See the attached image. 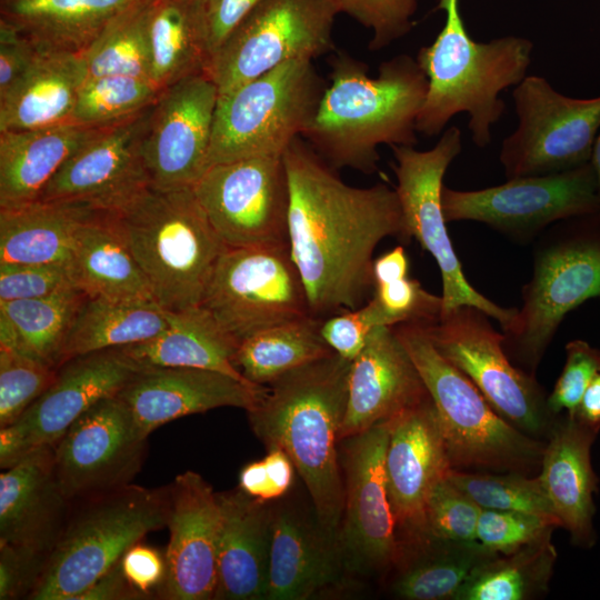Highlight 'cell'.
Masks as SVG:
<instances>
[{
  "label": "cell",
  "instance_id": "cell-1",
  "mask_svg": "<svg viewBox=\"0 0 600 600\" xmlns=\"http://www.w3.org/2000/svg\"><path fill=\"white\" fill-rule=\"evenodd\" d=\"M289 247L310 313L326 319L362 307L373 292V252L387 237L409 242L396 189L353 187L298 137L283 154Z\"/></svg>",
  "mask_w": 600,
  "mask_h": 600
},
{
  "label": "cell",
  "instance_id": "cell-2",
  "mask_svg": "<svg viewBox=\"0 0 600 600\" xmlns=\"http://www.w3.org/2000/svg\"><path fill=\"white\" fill-rule=\"evenodd\" d=\"M329 63L330 83L301 137L336 170L372 174L378 170L379 146L418 142L416 123L428 79L409 54L383 61L376 77L368 74L364 62L343 51Z\"/></svg>",
  "mask_w": 600,
  "mask_h": 600
},
{
  "label": "cell",
  "instance_id": "cell-3",
  "mask_svg": "<svg viewBox=\"0 0 600 600\" xmlns=\"http://www.w3.org/2000/svg\"><path fill=\"white\" fill-rule=\"evenodd\" d=\"M351 361L333 353L274 380L248 410L267 449H281L300 474L317 521L337 534L343 516L344 481L337 444L343 422Z\"/></svg>",
  "mask_w": 600,
  "mask_h": 600
},
{
  "label": "cell",
  "instance_id": "cell-4",
  "mask_svg": "<svg viewBox=\"0 0 600 600\" xmlns=\"http://www.w3.org/2000/svg\"><path fill=\"white\" fill-rule=\"evenodd\" d=\"M436 10L444 11V24L416 58L428 79L417 132L436 137L464 112L473 143L486 148L492 140V126L506 110L500 93L527 77L533 43L517 36L476 41L464 26L460 0H439Z\"/></svg>",
  "mask_w": 600,
  "mask_h": 600
},
{
  "label": "cell",
  "instance_id": "cell-5",
  "mask_svg": "<svg viewBox=\"0 0 600 600\" xmlns=\"http://www.w3.org/2000/svg\"><path fill=\"white\" fill-rule=\"evenodd\" d=\"M144 273L156 302L168 311L201 304L227 246L193 187H146L106 211Z\"/></svg>",
  "mask_w": 600,
  "mask_h": 600
},
{
  "label": "cell",
  "instance_id": "cell-6",
  "mask_svg": "<svg viewBox=\"0 0 600 600\" xmlns=\"http://www.w3.org/2000/svg\"><path fill=\"white\" fill-rule=\"evenodd\" d=\"M393 330L432 400L453 469L529 474L540 468L546 442L498 414L479 389L433 347L420 323Z\"/></svg>",
  "mask_w": 600,
  "mask_h": 600
},
{
  "label": "cell",
  "instance_id": "cell-7",
  "mask_svg": "<svg viewBox=\"0 0 600 600\" xmlns=\"http://www.w3.org/2000/svg\"><path fill=\"white\" fill-rule=\"evenodd\" d=\"M169 487L122 488L77 500L30 600H77L143 537L168 524Z\"/></svg>",
  "mask_w": 600,
  "mask_h": 600
},
{
  "label": "cell",
  "instance_id": "cell-8",
  "mask_svg": "<svg viewBox=\"0 0 600 600\" xmlns=\"http://www.w3.org/2000/svg\"><path fill=\"white\" fill-rule=\"evenodd\" d=\"M532 256L521 308L502 333L510 360L534 374L564 317L600 298V217L553 223L534 240Z\"/></svg>",
  "mask_w": 600,
  "mask_h": 600
},
{
  "label": "cell",
  "instance_id": "cell-9",
  "mask_svg": "<svg viewBox=\"0 0 600 600\" xmlns=\"http://www.w3.org/2000/svg\"><path fill=\"white\" fill-rule=\"evenodd\" d=\"M327 86L313 60L294 59L219 94L209 167L282 156L312 122Z\"/></svg>",
  "mask_w": 600,
  "mask_h": 600
},
{
  "label": "cell",
  "instance_id": "cell-10",
  "mask_svg": "<svg viewBox=\"0 0 600 600\" xmlns=\"http://www.w3.org/2000/svg\"><path fill=\"white\" fill-rule=\"evenodd\" d=\"M397 178L396 191L408 236L417 239L436 260L442 281V312L472 306L496 319L502 331L513 322L518 308H503L474 289L466 278L447 231L441 194L443 177L462 150V134L457 126L446 129L429 150L414 146L391 147Z\"/></svg>",
  "mask_w": 600,
  "mask_h": 600
},
{
  "label": "cell",
  "instance_id": "cell-11",
  "mask_svg": "<svg viewBox=\"0 0 600 600\" xmlns=\"http://www.w3.org/2000/svg\"><path fill=\"white\" fill-rule=\"evenodd\" d=\"M489 318L476 307L460 306L422 326L437 351L470 379L498 414L531 437L549 436L559 416L549 411L534 374L510 360L503 333Z\"/></svg>",
  "mask_w": 600,
  "mask_h": 600
},
{
  "label": "cell",
  "instance_id": "cell-12",
  "mask_svg": "<svg viewBox=\"0 0 600 600\" xmlns=\"http://www.w3.org/2000/svg\"><path fill=\"white\" fill-rule=\"evenodd\" d=\"M200 306L238 343L311 314L289 244L227 247Z\"/></svg>",
  "mask_w": 600,
  "mask_h": 600
},
{
  "label": "cell",
  "instance_id": "cell-13",
  "mask_svg": "<svg viewBox=\"0 0 600 600\" xmlns=\"http://www.w3.org/2000/svg\"><path fill=\"white\" fill-rule=\"evenodd\" d=\"M517 129L499 154L507 179L544 176L591 160L600 132V96L576 99L557 91L541 76H527L512 91Z\"/></svg>",
  "mask_w": 600,
  "mask_h": 600
},
{
  "label": "cell",
  "instance_id": "cell-14",
  "mask_svg": "<svg viewBox=\"0 0 600 600\" xmlns=\"http://www.w3.org/2000/svg\"><path fill=\"white\" fill-rule=\"evenodd\" d=\"M329 0H260L211 58L207 73L219 94L294 59L334 48Z\"/></svg>",
  "mask_w": 600,
  "mask_h": 600
},
{
  "label": "cell",
  "instance_id": "cell-15",
  "mask_svg": "<svg viewBox=\"0 0 600 600\" xmlns=\"http://www.w3.org/2000/svg\"><path fill=\"white\" fill-rule=\"evenodd\" d=\"M441 201L447 222H481L522 244L534 241L556 222L599 209L590 162L564 172L507 179L479 190L443 186Z\"/></svg>",
  "mask_w": 600,
  "mask_h": 600
},
{
  "label": "cell",
  "instance_id": "cell-16",
  "mask_svg": "<svg viewBox=\"0 0 600 600\" xmlns=\"http://www.w3.org/2000/svg\"><path fill=\"white\" fill-rule=\"evenodd\" d=\"M227 247L289 244V180L282 156L210 166L192 186Z\"/></svg>",
  "mask_w": 600,
  "mask_h": 600
},
{
  "label": "cell",
  "instance_id": "cell-17",
  "mask_svg": "<svg viewBox=\"0 0 600 600\" xmlns=\"http://www.w3.org/2000/svg\"><path fill=\"white\" fill-rule=\"evenodd\" d=\"M148 437L117 396L80 416L54 444V469L72 502L131 483L147 457Z\"/></svg>",
  "mask_w": 600,
  "mask_h": 600
},
{
  "label": "cell",
  "instance_id": "cell-18",
  "mask_svg": "<svg viewBox=\"0 0 600 600\" xmlns=\"http://www.w3.org/2000/svg\"><path fill=\"white\" fill-rule=\"evenodd\" d=\"M142 368L119 348L72 358L52 384L12 424L0 428V467L8 469L39 447L54 446L102 399L117 396Z\"/></svg>",
  "mask_w": 600,
  "mask_h": 600
},
{
  "label": "cell",
  "instance_id": "cell-19",
  "mask_svg": "<svg viewBox=\"0 0 600 600\" xmlns=\"http://www.w3.org/2000/svg\"><path fill=\"white\" fill-rule=\"evenodd\" d=\"M218 97V88L207 72L161 90L143 140V159L152 186L192 187L208 169Z\"/></svg>",
  "mask_w": 600,
  "mask_h": 600
},
{
  "label": "cell",
  "instance_id": "cell-20",
  "mask_svg": "<svg viewBox=\"0 0 600 600\" xmlns=\"http://www.w3.org/2000/svg\"><path fill=\"white\" fill-rule=\"evenodd\" d=\"M152 106L98 127L63 163L39 200L77 202L109 211L150 186L143 140Z\"/></svg>",
  "mask_w": 600,
  "mask_h": 600
},
{
  "label": "cell",
  "instance_id": "cell-21",
  "mask_svg": "<svg viewBox=\"0 0 600 600\" xmlns=\"http://www.w3.org/2000/svg\"><path fill=\"white\" fill-rule=\"evenodd\" d=\"M389 423L384 469L402 554L429 543L426 506L434 486L453 469L428 396Z\"/></svg>",
  "mask_w": 600,
  "mask_h": 600
},
{
  "label": "cell",
  "instance_id": "cell-22",
  "mask_svg": "<svg viewBox=\"0 0 600 600\" xmlns=\"http://www.w3.org/2000/svg\"><path fill=\"white\" fill-rule=\"evenodd\" d=\"M388 439V422L344 439L340 543L352 560L376 570L402 556L386 479Z\"/></svg>",
  "mask_w": 600,
  "mask_h": 600
},
{
  "label": "cell",
  "instance_id": "cell-23",
  "mask_svg": "<svg viewBox=\"0 0 600 600\" xmlns=\"http://www.w3.org/2000/svg\"><path fill=\"white\" fill-rule=\"evenodd\" d=\"M168 487L170 536L161 596L169 600L214 599L221 518L217 492L194 471L178 474Z\"/></svg>",
  "mask_w": 600,
  "mask_h": 600
},
{
  "label": "cell",
  "instance_id": "cell-24",
  "mask_svg": "<svg viewBox=\"0 0 600 600\" xmlns=\"http://www.w3.org/2000/svg\"><path fill=\"white\" fill-rule=\"evenodd\" d=\"M268 387L199 368L151 367L139 370L118 397L146 436L162 424L222 407L246 411L259 403Z\"/></svg>",
  "mask_w": 600,
  "mask_h": 600
},
{
  "label": "cell",
  "instance_id": "cell-25",
  "mask_svg": "<svg viewBox=\"0 0 600 600\" xmlns=\"http://www.w3.org/2000/svg\"><path fill=\"white\" fill-rule=\"evenodd\" d=\"M428 396L393 327H376L351 361L340 442L388 422Z\"/></svg>",
  "mask_w": 600,
  "mask_h": 600
},
{
  "label": "cell",
  "instance_id": "cell-26",
  "mask_svg": "<svg viewBox=\"0 0 600 600\" xmlns=\"http://www.w3.org/2000/svg\"><path fill=\"white\" fill-rule=\"evenodd\" d=\"M73 502L54 469V446L34 449L0 474V541L49 554Z\"/></svg>",
  "mask_w": 600,
  "mask_h": 600
},
{
  "label": "cell",
  "instance_id": "cell-27",
  "mask_svg": "<svg viewBox=\"0 0 600 600\" xmlns=\"http://www.w3.org/2000/svg\"><path fill=\"white\" fill-rule=\"evenodd\" d=\"M599 431L562 413L546 442L538 476L560 527L572 543L591 548L597 540L593 494L598 477L591 463V447Z\"/></svg>",
  "mask_w": 600,
  "mask_h": 600
},
{
  "label": "cell",
  "instance_id": "cell-28",
  "mask_svg": "<svg viewBox=\"0 0 600 600\" xmlns=\"http://www.w3.org/2000/svg\"><path fill=\"white\" fill-rule=\"evenodd\" d=\"M217 496L221 518L214 599H266L272 508L240 488Z\"/></svg>",
  "mask_w": 600,
  "mask_h": 600
},
{
  "label": "cell",
  "instance_id": "cell-29",
  "mask_svg": "<svg viewBox=\"0 0 600 600\" xmlns=\"http://www.w3.org/2000/svg\"><path fill=\"white\" fill-rule=\"evenodd\" d=\"M334 536L289 507L272 509L266 599H309L338 574Z\"/></svg>",
  "mask_w": 600,
  "mask_h": 600
},
{
  "label": "cell",
  "instance_id": "cell-30",
  "mask_svg": "<svg viewBox=\"0 0 600 600\" xmlns=\"http://www.w3.org/2000/svg\"><path fill=\"white\" fill-rule=\"evenodd\" d=\"M97 128L68 121L0 131V209L38 201L63 163Z\"/></svg>",
  "mask_w": 600,
  "mask_h": 600
},
{
  "label": "cell",
  "instance_id": "cell-31",
  "mask_svg": "<svg viewBox=\"0 0 600 600\" xmlns=\"http://www.w3.org/2000/svg\"><path fill=\"white\" fill-rule=\"evenodd\" d=\"M88 73L81 53L40 51L0 97V131L68 122Z\"/></svg>",
  "mask_w": 600,
  "mask_h": 600
},
{
  "label": "cell",
  "instance_id": "cell-32",
  "mask_svg": "<svg viewBox=\"0 0 600 600\" xmlns=\"http://www.w3.org/2000/svg\"><path fill=\"white\" fill-rule=\"evenodd\" d=\"M98 210L77 202L34 201L0 209V263L69 264L81 224Z\"/></svg>",
  "mask_w": 600,
  "mask_h": 600
},
{
  "label": "cell",
  "instance_id": "cell-33",
  "mask_svg": "<svg viewBox=\"0 0 600 600\" xmlns=\"http://www.w3.org/2000/svg\"><path fill=\"white\" fill-rule=\"evenodd\" d=\"M239 343L202 307L168 311V326L156 337L119 348L141 368H199L250 382L234 357ZM252 383V382H251Z\"/></svg>",
  "mask_w": 600,
  "mask_h": 600
},
{
  "label": "cell",
  "instance_id": "cell-34",
  "mask_svg": "<svg viewBox=\"0 0 600 600\" xmlns=\"http://www.w3.org/2000/svg\"><path fill=\"white\" fill-rule=\"evenodd\" d=\"M76 286L88 297L154 301L150 284L106 211L79 228L69 263Z\"/></svg>",
  "mask_w": 600,
  "mask_h": 600
},
{
  "label": "cell",
  "instance_id": "cell-35",
  "mask_svg": "<svg viewBox=\"0 0 600 600\" xmlns=\"http://www.w3.org/2000/svg\"><path fill=\"white\" fill-rule=\"evenodd\" d=\"M134 0H1L0 18L40 51L82 53Z\"/></svg>",
  "mask_w": 600,
  "mask_h": 600
},
{
  "label": "cell",
  "instance_id": "cell-36",
  "mask_svg": "<svg viewBox=\"0 0 600 600\" xmlns=\"http://www.w3.org/2000/svg\"><path fill=\"white\" fill-rule=\"evenodd\" d=\"M79 288L41 298L0 301V349L59 368L63 344L87 299Z\"/></svg>",
  "mask_w": 600,
  "mask_h": 600
},
{
  "label": "cell",
  "instance_id": "cell-37",
  "mask_svg": "<svg viewBox=\"0 0 600 600\" xmlns=\"http://www.w3.org/2000/svg\"><path fill=\"white\" fill-rule=\"evenodd\" d=\"M168 326V310L154 301L87 297L63 344L59 367L68 360L147 341Z\"/></svg>",
  "mask_w": 600,
  "mask_h": 600
},
{
  "label": "cell",
  "instance_id": "cell-38",
  "mask_svg": "<svg viewBox=\"0 0 600 600\" xmlns=\"http://www.w3.org/2000/svg\"><path fill=\"white\" fill-rule=\"evenodd\" d=\"M149 39L152 81L160 90L207 71L211 56L201 0H153Z\"/></svg>",
  "mask_w": 600,
  "mask_h": 600
},
{
  "label": "cell",
  "instance_id": "cell-39",
  "mask_svg": "<svg viewBox=\"0 0 600 600\" xmlns=\"http://www.w3.org/2000/svg\"><path fill=\"white\" fill-rule=\"evenodd\" d=\"M322 321L309 314L250 336L238 346L237 368L250 382L267 387L297 368L333 354L321 334Z\"/></svg>",
  "mask_w": 600,
  "mask_h": 600
},
{
  "label": "cell",
  "instance_id": "cell-40",
  "mask_svg": "<svg viewBox=\"0 0 600 600\" xmlns=\"http://www.w3.org/2000/svg\"><path fill=\"white\" fill-rule=\"evenodd\" d=\"M548 532L519 550L484 562L458 600H529L548 591L557 551Z\"/></svg>",
  "mask_w": 600,
  "mask_h": 600
},
{
  "label": "cell",
  "instance_id": "cell-41",
  "mask_svg": "<svg viewBox=\"0 0 600 600\" xmlns=\"http://www.w3.org/2000/svg\"><path fill=\"white\" fill-rule=\"evenodd\" d=\"M427 553L411 563L394 581L392 589L406 600H458L472 574L498 556L478 541L454 543L430 541Z\"/></svg>",
  "mask_w": 600,
  "mask_h": 600
},
{
  "label": "cell",
  "instance_id": "cell-42",
  "mask_svg": "<svg viewBox=\"0 0 600 600\" xmlns=\"http://www.w3.org/2000/svg\"><path fill=\"white\" fill-rule=\"evenodd\" d=\"M152 1L134 0L108 22L81 53L87 77L134 76L152 81L149 39Z\"/></svg>",
  "mask_w": 600,
  "mask_h": 600
},
{
  "label": "cell",
  "instance_id": "cell-43",
  "mask_svg": "<svg viewBox=\"0 0 600 600\" xmlns=\"http://www.w3.org/2000/svg\"><path fill=\"white\" fill-rule=\"evenodd\" d=\"M161 90L134 76L87 77L74 103L70 122L103 127L130 118L158 99Z\"/></svg>",
  "mask_w": 600,
  "mask_h": 600
},
{
  "label": "cell",
  "instance_id": "cell-44",
  "mask_svg": "<svg viewBox=\"0 0 600 600\" xmlns=\"http://www.w3.org/2000/svg\"><path fill=\"white\" fill-rule=\"evenodd\" d=\"M448 478L481 509L537 514L560 523L538 477L452 469Z\"/></svg>",
  "mask_w": 600,
  "mask_h": 600
},
{
  "label": "cell",
  "instance_id": "cell-45",
  "mask_svg": "<svg viewBox=\"0 0 600 600\" xmlns=\"http://www.w3.org/2000/svg\"><path fill=\"white\" fill-rule=\"evenodd\" d=\"M363 307L374 327L427 324L441 316L442 298L428 292L418 280L406 277L374 284Z\"/></svg>",
  "mask_w": 600,
  "mask_h": 600
},
{
  "label": "cell",
  "instance_id": "cell-46",
  "mask_svg": "<svg viewBox=\"0 0 600 600\" xmlns=\"http://www.w3.org/2000/svg\"><path fill=\"white\" fill-rule=\"evenodd\" d=\"M58 369L0 349V428L16 422L52 384Z\"/></svg>",
  "mask_w": 600,
  "mask_h": 600
},
{
  "label": "cell",
  "instance_id": "cell-47",
  "mask_svg": "<svg viewBox=\"0 0 600 600\" xmlns=\"http://www.w3.org/2000/svg\"><path fill=\"white\" fill-rule=\"evenodd\" d=\"M481 508L448 476L432 489L426 506L428 541L454 543L477 542Z\"/></svg>",
  "mask_w": 600,
  "mask_h": 600
},
{
  "label": "cell",
  "instance_id": "cell-48",
  "mask_svg": "<svg viewBox=\"0 0 600 600\" xmlns=\"http://www.w3.org/2000/svg\"><path fill=\"white\" fill-rule=\"evenodd\" d=\"M372 32L369 49L382 50L408 34L420 0H329Z\"/></svg>",
  "mask_w": 600,
  "mask_h": 600
},
{
  "label": "cell",
  "instance_id": "cell-49",
  "mask_svg": "<svg viewBox=\"0 0 600 600\" xmlns=\"http://www.w3.org/2000/svg\"><path fill=\"white\" fill-rule=\"evenodd\" d=\"M557 527V521L537 514L481 509L477 541L493 553L508 554Z\"/></svg>",
  "mask_w": 600,
  "mask_h": 600
},
{
  "label": "cell",
  "instance_id": "cell-50",
  "mask_svg": "<svg viewBox=\"0 0 600 600\" xmlns=\"http://www.w3.org/2000/svg\"><path fill=\"white\" fill-rule=\"evenodd\" d=\"M600 372V349L580 339L566 344V362L547 398L552 416L573 417L587 388Z\"/></svg>",
  "mask_w": 600,
  "mask_h": 600
},
{
  "label": "cell",
  "instance_id": "cell-51",
  "mask_svg": "<svg viewBox=\"0 0 600 600\" xmlns=\"http://www.w3.org/2000/svg\"><path fill=\"white\" fill-rule=\"evenodd\" d=\"M74 283L69 264L0 263V301L41 298Z\"/></svg>",
  "mask_w": 600,
  "mask_h": 600
},
{
  "label": "cell",
  "instance_id": "cell-52",
  "mask_svg": "<svg viewBox=\"0 0 600 600\" xmlns=\"http://www.w3.org/2000/svg\"><path fill=\"white\" fill-rule=\"evenodd\" d=\"M48 554L0 541V599H29L46 566Z\"/></svg>",
  "mask_w": 600,
  "mask_h": 600
},
{
  "label": "cell",
  "instance_id": "cell-53",
  "mask_svg": "<svg viewBox=\"0 0 600 600\" xmlns=\"http://www.w3.org/2000/svg\"><path fill=\"white\" fill-rule=\"evenodd\" d=\"M374 328L362 306L323 319L321 334L334 353L352 361L364 349Z\"/></svg>",
  "mask_w": 600,
  "mask_h": 600
},
{
  "label": "cell",
  "instance_id": "cell-54",
  "mask_svg": "<svg viewBox=\"0 0 600 600\" xmlns=\"http://www.w3.org/2000/svg\"><path fill=\"white\" fill-rule=\"evenodd\" d=\"M38 52L28 37L0 18V97L28 70Z\"/></svg>",
  "mask_w": 600,
  "mask_h": 600
},
{
  "label": "cell",
  "instance_id": "cell-55",
  "mask_svg": "<svg viewBox=\"0 0 600 600\" xmlns=\"http://www.w3.org/2000/svg\"><path fill=\"white\" fill-rule=\"evenodd\" d=\"M259 1L201 0L211 58Z\"/></svg>",
  "mask_w": 600,
  "mask_h": 600
},
{
  "label": "cell",
  "instance_id": "cell-56",
  "mask_svg": "<svg viewBox=\"0 0 600 600\" xmlns=\"http://www.w3.org/2000/svg\"><path fill=\"white\" fill-rule=\"evenodd\" d=\"M121 567L130 583L144 596L161 587L166 574V561L151 547L133 544L121 558Z\"/></svg>",
  "mask_w": 600,
  "mask_h": 600
},
{
  "label": "cell",
  "instance_id": "cell-57",
  "mask_svg": "<svg viewBox=\"0 0 600 600\" xmlns=\"http://www.w3.org/2000/svg\"><path fill=\"white\" fill-rule=\"evenodd\" d=\"M147 596L137 590L127 579L121 560L84 590L77 600H136Z\"/></svg>",
  "mask_w": 600,
  "mask_h": 600
},
{
  "label": "cell",
  "instance_id": "cell-58",
  "mask_svg": "<svg viewBox=\"0 0 600 600\" xmlns=\"http://www.w3.org/2000/svg\"><path fill=\"white\" fill-rule=\"evenodd\" d=\"M262 460L270 481L273 500L279 499L291 488L296 468L288 454L281 449H269Z\"/></svg>",
  "mask_w": 600,
  "mask_h": 600
},
{
  "label": "cell",
  "instance_id": "cell-59",
  "mask_svg": "<svg viewBox=\"0 0 600 600\" xmlns=\"http://www.w3.org/2000/svg\"><path fill=\"white\" fill-rule=\"evenodd\" d=\"M409 260L403 247L398 246L373 260L374 284L387 283L408 277Z\"/></svg>",
  "mask_w": 600,
  "mask_h": 600
},
{
  "label": "cell",
  "instance_id": "cell-60",
  "mask_svg": "<svg viewBox=\"0 0 600 600\" xmlns=\"http://www.w3.org/2000/svg\"><path fill=\"white\" fill-rule=\"evenodd\" d=\"M239 488L253 498L269 502L273 500L263 460L252 461L241 469Z\"/></svg>",
  "mask_w": 600,
  "mask_h": 600
},
{
  "label": "cell",
  "instance_id": "cell-61",
  "mask_svg": "<svg viewBox=\"0 0 600 600\" xmlns=\"http://www.w3.org/2000/svg\"><path fill=\"white\" fill-rule=\"evenodd\" d=\"M573 417L600 431V372L587 388Z\"/></svg>",
  "mask_w": 600,
  "mask_h": 600
},
{
  "label": "cell",
  "instance_id": "cell-62",
  "mask_svg": "<svg viewBox=\"0 0 600 600\" xmlns=\"http://www.w3.org/2000/svg\"><path fill=\"white\" fill-rule=\"evenodd\" d=\"M590 163L593 168L596 182H597V196L599 209L597 214L600 217V132L594 141Z\"/></svg>",
  "mask_w": 600,
  "mask_h": 600
}]
</instances>
